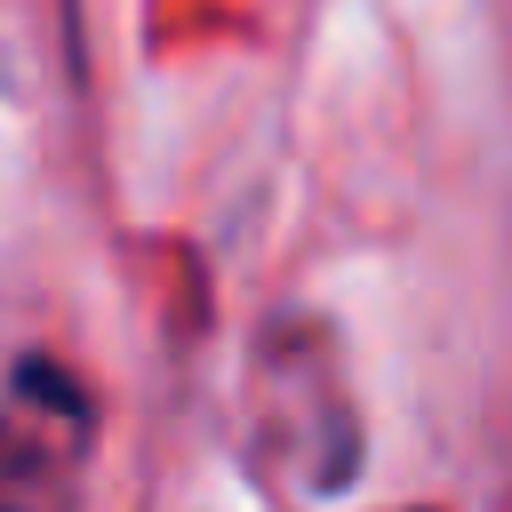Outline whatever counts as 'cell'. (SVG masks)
Masks as SVG:
<instances>
[{
  "mask_svg": "<svg viewBox=\"0 0 512 512\" xmlns=\"http://www.w3.org/2000/svg\"><path fill=\"white\" fill-rule=\"evenodd\" d=\"M96 416L48 360H0V512H72Z\"/></svg>",
  "mask_w": 512,
  "mask_h": 512,
  "instance_id": "6da1fadb",
  "label": "cell"
}]
</instances>
